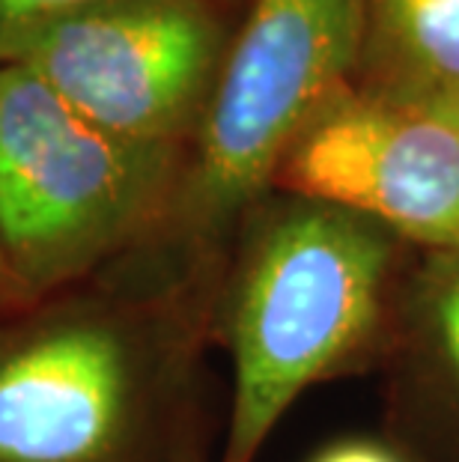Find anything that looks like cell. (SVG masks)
Segmentation results:
<instances>
[{
  "label": "cell",
  "mask_w": 459,
  "mask_h": 462,
  "mask_svg": "<svg viewBox=\"0 0 459 462\" xmlns=\"http://www.w3.org/2000/svg\"><path fill=\"white\" fill-rule=\"evenodd\" d=\"M123 281L114 263L0 317V462H155L177 322Z\"/></svg>",
  "instance_id": "obj_1"
},
{
  "label": "cell",
  "mask_w": 459,
  "mask_h": 462,
  "mask_svg": "<svg viewBox=\"0 0 459 462\" xmlns=\"http://www.w3.org/2000/svg\"><path fill=\"white\" fill-rule=\"evenodd\" d=\"M182 167V146L105 132L33 69L0 66V245L15 308L90 281L150 242Z\"/></svg>",
  "instance_id": "obj_2"
},
{
  "label": "cell",
  "mask_w": 459,
  "mask_h": 462,
  "mask_svg": "<svg viewBox=\"0 0 459 462\" xmlns=\"http://www.w3.org/2000/svg\"><path fill=\"white\" fill-rule=\"evenodd\" d=\"M367 0H253L224 54L194 152L150 248L200 278L283 155L361 63Z\"/></svg>",
  "instance_id": "obj_3"
},
{
  "label": "cell",
  "mask_w": 459,
  "mask_h": 462,
  "mask_svg": "<svg viewBox=\"0 0 459 462\" xmlns=\"http://www.w3.org/2000/svg\"><path fill=\"white\" fill-rule=\"evenodd\" d=\"M390 248L382 227L298 200L253 227L230 281L224 334L233 402L221 462H253L310 382L373 326Z\"/></svg>",
  "instance_id": "obj_4"
},
{
  "label": "cell",
  "mask_w": 459,
  "mask_h": 462,
  "mask_svg": "<svg viewBox=\"0 0 459 462\" xmlns=\"http://www.w3.org/2000/svg\"><path fill=\"white\" fill-rule=\"evenodd\" d=\"M221 60V27L203 0H99L48 27L15 63L105 132L182 146Z\"/></svg>",
  "instance_id": "obj_5"
},
{
  "label": "cell",
  "mask_w": 459,
  "mask_h": 462,
  "mask_svg": "<svg viewBox=\"0 0 459 462\" xmlns=\"http://www.w3.org/2000/svg\"><path fill=\"white\" fill-rule=\"evenodd\" d=\"M271 182L459 254V123L447 116L344 87L292 141Z\"/></svg>",
  "instance_id": "obj_6"
},
{
  "label": "cell",
  "mask_w": 459,
  "mask_h": 462,
  "mask_svg": "<svg viewBox=\"0 0 459 462\" xmlns=\"http://www.w3.org/2000/svg\"><path fill=\"white\" fill-rule=\"evenodd\" d=\"M361 60V90L459 123V0H367Z\"/></svg>",
  "instance_id": "obj_7"
},
{
  "label": "cell",
  "mask_w": 459,
  "mask_h": 462,
  "mask_svg": "<svg viewBox=\"0 0 459 462\" xmlns=\"http://www.w3.org/2000/svg\"><path fill=\"white\" fill-rule=\"evenodd\" d=\"M99 0H0V66L15 63L36 36Z\"/></svg>",
  "instance_id": "obj_8"
},
{
  "label": "cell",
  "mask_w": 459,
  "mask_h": 462,
  "mask_svg": "<svg viewBox=\"0 0 459 462\" xmlns=\"http://www.w3.org/2000/svg\"><path fill=\"white\" fill-rule=\"evenodd\" d=\"M436 278L429 283V326L438 352L459 382V254H442L436 263Z\"/></svg>",
  "instance_id": "obj_9"
},
{
  "label": "cell",
  "mask_w": 459,
  "mask_h": 462,
  "mask_svg": "<svg viewBox=\"0 0 459 462\" xmlns=\"http://www.w3.org/2000/svg\"><path fill=\"white\" fill-rule=\"evenodd\" d=\"M314 462H399L390 450L370 445V441H344V445L328 448Z\"/></svg>",
  "instance_id": "obj_10"
},
{
  "label": "cell",
  "mask_w": 459,
  "mask_h": 462,
  "mask_svg": "<svg viewBox=\"0 0 459 462\" xmlns=\"http://www.w3.org/2000/svg\"><path fill=\"white\" fill-rule=\"evenodd\" d=\"M9 310H15V287H13V272H9L4 245H0V317Z\"/></svg>",
  "instance_id": "obj_11"
}]
</instances>
